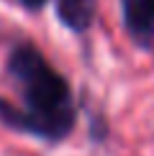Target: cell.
Segmentation results:
<instances>
[{"label":"cell","instance_id":"obj_1","mask_svg":"<svg viewBox=\"0 0 154 156\" xmlns=\"http://www.w3.org/2000/svg\"><path fill=\"white\" fill-rule=\"evenodd\" d=\"M8 74L18 102L0 100V120L44 141H62L75 126V100L67 80L34 44H21L8 56Z\"/></svg>","mask_w":154,"mask_h":156},{"label":"cell","instance_id":"obj_2","mask_svg":"<svg viewBox=\"0 0 154 156\" xmlns=\"http://www.w3.org/2000/svg\"><path fill=\"white\" fill-rule=\"evenodd\" d=\"M128 38L141 49H154V0H118Z\"/></svg>","mask_w":154,"mask_h":156},{"label":"cell","instance_id":"obj_3","mask_svg":"<svg viewBox=\"0 0 154 156\" xmlns=\"http://www.w3.org/2000/svg\"><path fill=\"white\" fill-rule=\"evenodd\" d=\"M98 0H57V18L64 28L82 34L95 21Z\"/></svg>","mask_w":154,"mask_h":156},{"label":"cell","instance_id":"obj_4","mask_svg":"<svg viewBox=\"0 0 154 156\" xmlns=\"http://www.w3.org/2000/svg\"><path fill=\"white\" fill-rule=\"evenodd\" d=\"M18 3H21L26 10H34V13H36V10H41L44 5L49 3V0H18Z\"/></svg>","mask_w":154,"mask_h":156}]
</instances>
